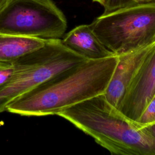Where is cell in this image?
I'll return each instance as SVG.
<instances>
[{
  "label": "cell",
  "mask_w": 155,
  "mask_h": 155,
  "mask_svg": "<svg viewBox=\"0 0 155 155\" xmlns=\"http://www.w3.org/2000/svg\"><path fill=\"white\" fill-rule=\"evenodd\" d=\"M48 40L0 33V62L12 64L41 48Z\"/></svg>",
  "instance_id": "obj_9"
},
{
  "label": "cell",
  "mask_w": 155,
  "mask_h": 155,
  "mask_svg": "<svg viewBox=\"0 0 155 155\" xmlns=\"http://www.w3.org/2000/svg\"><path fill=\"white\" fill-rule=\"evenodd\" d=\"M117 61V56L87 59L18 97L6 111L25 116L57 115L67 108L104 94Z\"/></svg>",
  "instance_id": "obj_1"
},
{
  "label": "cell",
  "mask_w": 155,
  "mask_h": 155,
  "mask_svg": "<svg viewBox=\"0 0 155 155\" xmlns=\"http://www.w3.org/2000/svg\"><path fill=\"white\" fill-rule=\"evenodd\" d=\"M155 123V94L147 104L141 115L135 122L137 127H142Z\"/></svg>",
  "instance_id": "obj_10"
},
{
  "label": "cell",
  "mask_w": 155,
  "mask_h": 155,
  "mask_svg": "<svg viewBox=\"0 0 155 155\" xmlns=\"http://www.w3.org/2000/svg\"><path fill=\"white\" fill-rule=\"evenodd\" d=\"M141 129L155 139V123L143 127Z\"/></svg>",
  "instance_id": "obj_13"
},
{
  "label": "cell",
  "mask_w": 155,
  "mask_h": 155,
  "mask_svg": "<svg viewBox=\"0 0 155 155\" xmlns=\"http://www.w3.org/2000/svg\"><path fill=\"white\" fill-rule=\"evenodd\" d=\"M90 26L116 56L134 51L155 42V2L104 13Z\"/></svg>",
  "instance_id": "obj_4"
},
{
  "label": "cell",
  "mask_w": 155,
  "mask_h": 155,
  "mask_svg": "<svg viewBox=\"0 0 155 155\" xmlns=\"http://www.w3.org/2000/svg\"><path fill=\"white\" fill-rule=\"evenodd\" d=\"M85 60L67 47L61 39H48L41 48L13 62L11 78L0 87V113L22 94Z\"/></svg>",
  "instance_id": "obj_3"
},
{
  "label": "cell",
  "mask_w": 155,
  "mask_h": 155,
  "mask_svg": "<svg viewBox=\"0 0 155 155\" xmlns=\"http://www.w3.org/2000/svg\"><path fill=\"white\" fill-rule=\"evenodd\" d=\"M153 2H155V0H109L104 6V13L110 12L121 8L137 4Z\"/></svg>",
  "instance_id": "obj_11"
},
{
  "label": "cell",
  "mask_w": 155,
  "mask_h": 155,
  "mask_svg": "<svg viewBox=\"0 0 155 155\" xmlns=\"http://www.w3.org/2000/svg\"><path fill=\"white\" fill-rule=\"evenodd\" d=\"M93 2H98L100 4H101L103 7L107 3V2L109 0H92Z\"/></svg>",
  "instance_id": "obj_14"
},
{
  "label": "cell",
  "mask_w": 155,
  "mask_h": 155,
  "mask_svg": "<svg viewBox=\"0 0 155 155\" xmlns=\"http://www.w3.org/2000/svg\"><path fill=\"white\" fill-rule=\"evenodd\" d=\"M13 72V66L12 64L0 68V87L4 85L11 78Z\"/></svg>",
  "instance_id": "obj_12"
},
{
  "label": "cell",
  "mask_w": 155,
  "mask_h": 155,
  "mask_svg": "<svg viewBox=\"0 0 155 155\" xmlns=\"http://www.w3.org/2000/svg\"><path fill=\"white\" fill-rule=\"evenodd\" d=\"M63 44L86 59H99L115 56L99 40L90 24L74 27L61 39Z\"/></svg>",
  "instance_id": "obj_8"
},
{
  "label": "cell",
  "mask_w": 155,
  "mask_h": 155,
  "mask_svg": "<svg viewBox=\"0 0 155 155\" xmlns=\"http://www.w3.org/2000/svg\"><path fill=\"white\" fill-rule=\"evenodd\" d=\"M155 94V49L145 59L117 109L135 123Z\"/></svg>",
  "instance_id": "obj_6"
},
{
  "label": "cell",
  "mask_w": 155,
  "mask_h": 155,
  "mask_svg": "<svg viewBox=\"0 0 155 155\" xmlns=\"http://www.w3.org/2000/svg\"><path fill=\"white\" fill-rule=\"evenodd\" d=\"M8 0H0V9L7 2Z\"/></svg>",
  "instance_id": "obj_15"
},
{
  "label": "cell",
  "mask_w": 155,
  "mask_h": 155,
  "mask_svg": "<svg viewBox=\"0 0 155 155\" xmlns=\"http://www.w3.org/2000/svg\"><path fill=\"white\" fill-rule=\"evenodd\" d=\"M67 22L52 0H8L0 9V33L37 38L61 39Z\"/></svg>",
  "instance_id": "obj_5"
},
{
  "label": "cell",
  "mask_w": 155,
  "mask_h": 155,
  "mask_svg": "<svg viewBox=\"0 0 155 155\" xmlns=\"http://www.w3.org/2000/svg\"><path fill=\"white\" fill-rule=\"evenodd\" d=\"M155 49V42L117 56L118 61L104 93L108 102L118 108L128 88L147 56Z\"/></svg>",
  "instance_id": "obj_7"
},
{
  "label": "cell",
  "mask_w": 155,
  "mask_h": 155,
  "mask_svg": "<svg viewBox=\"0 0 155 155\" xmlns=\"http://www.w3.org/2000/svg\"><path fill=\"white\" fill-rule=\"evenodd\" d=\"M57 115L112 154L155 155V139L111 105L104 94L67 108Z\"/></svg>",
  "instance_id": "obj_2"
}]
</instances>
